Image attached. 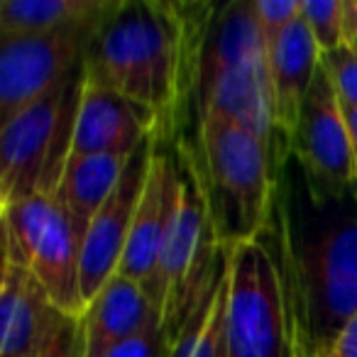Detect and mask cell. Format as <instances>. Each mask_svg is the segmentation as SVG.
Wrapping results in <instances>:
<instances>
[{"label":"cell","mask_w":357,"mask_h":357,"mask_svg":"<svg viewBox=\"0 0 357 357\" xmlns=\"http://www.w3.org/2000/svg\"><path fill=\"white\" fill-rule=\"evenodd\" d=\"M152 152L154 137H149L130 157L125 172L120 174L118 186L108 196V201L100 206L81 240V296H84L86 306L118 274L135 211H137L144 184H147Z\"/></svg>","instance_id":"10"},{"label":"cell","mask_w":357,"mask_h":357,"mask_svg":"<svg viewBox=\"0 0 357 357\" xmlns=\"http://www.w3.org/2000/svg\"><path fill=\"white\" fill-rule=\"evenodd\" d=\"M100 22L45 35L0 37V123H8L59 89L84 66Z\"/></svg>","instance_id":"8"},{"label":"cell","mask_w":357,"mask_h":357,"mask_svg":"<svg viewBox=\"0 0 357 357\" xmlns=\"http://www.w3.org/2000/svg\"><path fill=\"white\" fill-rule=\"evenodd\" d=\"M228 262V255H225ZM225 298H228V272L220 269L206 296L191 313L172 342L169 357H220L225 347Z\"/></svg>","instance_id":"19"},{"label":"cell","mask_w":357,"mask_h":357,"mask_svg":"<svg viewBox=\"0 0 357 357\" xmlns=\"http://www.w3.org/2000/svg\"><path fill=\"white\" fill-rule=\"evenodd\" d=\"M194 108L199 120L225 118L257 135L279 176L287 162L274 135L269 52L255 15V0H230L215 10L201 54Z\"/></svg>","instance_id":"3"},{"label":"cell","mask_w":357,"mask_h":357,"mask_svg":"<svg viewBox=\"0 0 357 357\" xmlns=\"http://www.w3.org/2000/svg\"><path fill=\"white\" fill-rule=\"evenodd\" d=\"M345 40L357 45V0H345Z\"/></svg>","instance_id":"26"},{"label":"cell","mask_w":357,"mask_h":357,"mask_svg":"<svg viewBox=\"0 0 357 357\" xmlns=\"http://www.w3.org/2000/svg\"><path fill=\"white\" fill-rule=\"evenodd\" d=\"M201 178L223 250L257 240L274 211L277 174L264 142L225 118H196Z\"/></svg>","instance_id":"5"},{"label":"cell","mask_w":357,"mask_h":357,"mask_svg":"<svg viewBox=\"0 0 357 357\" xmlns=\"http://www.w3.org/2000/svg\"><path fill=\"white\" fill-rule=\"evenodd\" d=\"M318 66H321V50L303 17H298L269 47L272 123L284 162L291 157L298 115H301L303 100L311 91Z\"/></svg>","instance_id":"12"},{"label":"cell","mask_w":357,"mask_h":357,"mask_svg":"<svg viewBox=\"0 0 357 357\" xmlns=\"http://www.w3.org/2000/svg\"><path fill=\"white\" fill-rule=\"evenodd\" d=\"M291 157L306 181L323 194H340L357 184V162L340 98L318 66L294 132Z\"/></svg>","instance_id":"9"},{"label":"cell","mask_w":357,"mask_h":357,"mask_svg":"<svg viewBox=\"0 0 357 357\" xmlns=\"http://www.w3.org/2000/svg\"><path fill=\"white\" fill-rule=\"evenodd\" d=\"M157 318L144 287L115 274L81 313L86 357H108L120 345L147 331Z\"/></svg>","instance_id":"14"},{"label":"cell","mask_w":357,"mask_h":357,"mask_svg":"<svg viewBox=\"0 0 357 357\" xmlns=\"http://www.w3.org/2000/svg\"><path fill=\"white\" fill-rule=\"evenodd\" d=\"M172 178L174 157L154 139L147 184H144L142 199H139L137 211H135L123 262L118 267V274L144 287L149 298H152L154 282H157L159 252H162L164 230H167L169 220V206H172Z\"/></svg>","instance_id":"13"},{"label":"cell","mask_w":357,"mask_h":357,"mask_svg":"<svg viewBox=\"0 0 357 357\" xmlns=\"http://www.w3.org/2000/svg\"><path fill=\"white\" fill-rule=\"evenodd\" d=\"M56 306L30 269L3 262L0 357H37Z\"/></svg>","instance_id":"16"},{"label":"cell","mask_w":357,"mask_h":357,"mask_svg":"<svg viewBox=\"0 0 357 357\" xmlns=\"http://www.w3.org/2000/svg\"><path fill=\"white\" fill-rule=\"evenodd\" d=\"M225 352L228 357H291V311L267 240L225 250Z\"/></svg>","instance_id":"7"},{"label":"cell","mask_w":357,"mask_h":357,"mask_svg":"<svg viewBox=\"0 0 357 357\" xmlns=\"http://www.w3.org/2000/svg\"><path fill=\"white\" fill-rule=\"evenodd\" d=\"M213 3L120 0L91 40L84 59L89 84L144 105L157 118V144L176 142L196 84Z\"/></svg>","instance_id":"2"},{"label":"cell","mask_w":357,"mask_h":357,"mask_svg":"<svg viewBox=\"0 0 357 357\" xmlns=\"http://www.w3.org/2000/svg\"><path fill=\"white\" fill-rule=\"evenodd\" d=\"M120 0H3L0 37L45 35L61 27L100 22Z\"/></svg>","instance_id":"18"},{"label":"cell","mask_w":357,"mask_h":357,"mask_svg":"<svg viewBox=\"0 0 357 357\" xmlns=\"http://www.w3.org/2000/svg\"><path fill=\"white\" fill-rule=\"evenodd\" d=\"M154 135H157V118L152 110L86 81L69 159L91 157V154L130 157L137 152L144 139Z\"/></svg>","instance_id":"11"},{"label":"cell","mask_w":357,"mask_h":357,"mask_svg":"<svg viewBox=\"0 0 357 357\" xmlns=\"http://www.w3.org/2000/svg\"><path fill=\"white\" fill-rule=\"evenodd\" d=\"M220 357H228V352H225V347H223V355H220Z\"/></svg>","instance_id":"29"},{"label":"cell","mask_w":357,"mask_h":357,"mask_svg":"<svg viewBox=\"0 0 357 357\" xmlns=\"http://www.w3.org/2000/svg\"><path fill=\"white\" fill-rule=\"evenodd\" d=\"M223 267L225 250L215 235L196 144L178 139L174 142L172 206L152 291V306L169 342L176 340Z\"/></svg>","instance_id":"4"},{"label":"cell","mask_w":357,"mask_h":357,"mask_svg":"<svg viewBox=\"0 0 357 357\" xmlns=\"http://www.w3.org/2000/svg\"><path fill=\"white\" fill-rule=\"evenodd\" d=\"M132 157V154H130ZM130 157L123 154H91V157L69 159L56 189V199L69 213L79 240H84L91 220L108 201L118 186L120 174L125 172Z\"/></svg>","instance_id":"17"},{"label":"cell","mask_w":357,"mask_h":357,"mask_svg":"<svg viewBox=\"0 0 357 357\" xmlns=\"http://www.w3.org/2000/svg\"><path fill=\"white\" fill-rule=\"evenodd\" d=\"M347 120V130H350V139H352V152H355V162H357V108H342Z\"/></svg>","instance_id":"27"},{"label":"cell","mask_w":357,"mask_h":357,"mask_svg":"<svg viewBox=\"0 0 357 357\" xmlns=\"http://www.w3.org/2000/svg\"><path fill=\"white\" fill-rule=\"evenodd\" d=\"M301 17L311 30L321 54L347 45L345 0H301Z\"/></svg>","instance_id":"20"},{"label":"cell","mask_w":357,"mask_h":357,"mask_svg":"<svg viewBox=\"0 0 357 357\" xmlns=\"http://www.w3.org/2000/svg\"><path fill=\"white\" fill-rule=\"evenodd\" d=\"M323 357H357V313L342 326L333 345Z\"/></svg>","instance_id":"25"},{"label":"cell","mask_w":357,"mask_h":357,"mask_svg":"<svg viewBox=\"0 0 357 357\" xmlns=\"http://www.w3.org/2000/svg\"><path fill=\"white\" fill-rule=\"evenodd\" d=\"M255 15L269 52L279 35L301 17V0H255Z\"/></svg>","instance_id":"23"},{"label":"cell","mask_w":357,"mask_h":357,"mask_svg":"<svg viewBox=\"0 0 357 357\" xmlns=\"http://www.w3.org/2000/svg\"><path fill=\"white\" fill-rule=\"evenodd\" d=\"M84 66L40 103L0 128V201L17 204L35 194L54 196L71 154L84 96Z\"/></svg>","instance_id":"6"},{"label":"cell","mask_w":357,"mask_h":357,"mask_svg":"<svg viewBox=\"0 0 357 357\" xmlns=\"http://www.w3.org/2000/svg\"><path fill=\"white\" fill-rule=\"evenodd\" d=\"M169 350H172V342L164 333L162 321L157 318L147 331L139 333L137 337H132L125 345H120L108 357H169Z\"/></svg>","instance_id":"24"},{"label":"cell","mask_w":357,"mask_h":357,"mask_svg":"<svg viewBox=\"0 0 357 357\" xmlns=\"http://www.w3.org/2000/svg\"><path fill=\"white\" fill-rule=\"evenodd\" d=\"M321 66L331 79L342 108H357V45H342L321 54Z\"/></svg>","instance_id":"22"},{"label":"cell","mask_w":357,"mask_h":357,"mask_svg":"<svg viewBox=\"0 0 357 357\" xmlns=\"http://www.w3.org/2000/svg\"><path fill=\"white\" fill-rule=\"evenodd\" d=\"M37 357H86L81 316H69L56 308Z\"/></svg>","instance_id":"21"},{"label":"cell","mask_w":357,"mask_h":357,"mask_svg":"<svg viewBox=\"0 0 357 357\" xmlns=\"http://www.w3.org/2000/svg\"><path fill=\"white\" fill-rule=\"evenodd\" d=\"M25 269L35 274L59 311L69 316H81L86 311L81 296V240L56 196Z\"/></svg>","instance_id":"15"},{"label":"cell","mask_w":357,"mask_h":357,"mask_svg":"<svg viewBox=\"0 0 357 357\" xmlns=\"http://www.w3.org/2000/svg\"><path fill=\"white\" fill-rule=\"evenodd\" d=\"M291 357H313L308 350H303L301 345H294V350H291Z\"/></svg>","instance_id":"28"},{"label":"cell","mask_w":357,"mask_h":357,"mask_svg":"<svg viewBox=\"0 0 357 357\" xmlns=\"http://www.w3.org/2000/svg\"><path fill=\"white\" fill-rule=\"evenodd\" d=\"M262 238L282 272L294 331L323 357L357 313V184L323 194L289 157Z\"/></svg>","instance_id":"1"}]
</instances>
